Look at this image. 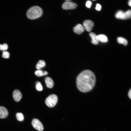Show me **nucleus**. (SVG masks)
<instances>
[{
  "label": "nucleus",
  "mask_w": 131,
  "mask_h": 131,
  "mask_svg": "<svg viewBox=\"0 0 131 131\" xmlns=\"http://www.w3.org/2000/svg\"><path fill=\"white\" fill-rule=\"evenodd\" d=\"M91 4V2L90 1H88L86 2V6L87 8H90Z\"/></svg>",
  "instance_id": "obj_22"
},
{
  "label": "nucleus",
  "mask_w": 131,
  "mask_h": 131,
  "mask_svg": "<svg viewBox=\"0 0 131 131\" xmlns=\"http://www.w3.org/2000/svg\"><path fill=\"white\" fill-rule=\"evenodd\" d=\"M8 115V112L7 109L4 106H0V118H6Z\"/></svg>",
  "instance_id": "obj_9"
},
{
  "label": "nucleus",
  "mask_w": 131,
  "mask_h": 131,
  "mask_svg": "<svg viewBox=\"0 0 131 131\" xmlns=\"http://www.w3.org/2000/svg\"></svg>",
  "instance_id": "obj_26"
},
{
  "label": "nucleus",
  "mask_w": 131,
  "mask_h": 131,
  "mask_svg": "<svg viewBox=\"0 0 131 131\" xmlns=\"http://www.w3.org/2000/svg\"><path fill=\"white\" fill-rule=\"evenodd\" d=\"M70 1L67 0L63 3L62 6L63 9L66 10L71 9H74L76 7L77 4Z\"/></svg>",
  "instance_id": "obj_5"
},
{
  "label": "nucleus",
  "mask_w": 131,
  "mask_h": 131,
  "mask_svg": "<svg viewBox=\"0 0 131 131\" xmlns=\"http://www.w3.org/2000/svg\"><path fill=\"white\" fill-rule=\"evenodd\" d=\"M13 98L16 102L19 101L22 98V95L21 92L18 90H15L13 92Z\"/></svg>",
  "instance_id": "obj_7"
},
{
  "label": "nucleus",
  "mask_w": 131,
  "mask_h": 131,
  "mask_svg": "<svg viewBox=\"0 0 131 131\" xmlns=\"http://www.w3.org/2000/svg\"><path fill=\"white\" fill-rule=\"evenodd\" d=\"M101 8V5L99 4H97L95 8L97 10L99 11Z\"/></svg>",
  "instance_id": "obj_23"
},
{
  "label": "nucleus",
  "mask_w": 131,
  "mask_h": 131,
  "mask_svg": "<svg viewBox=\"0 0 131 131\" xmlns=\"http://www.w3.org/2000/svg\"><path fill=\"white\" fill-rule=\"evenodd\" d=\"M97 38L99 41L102 42H106L107 41V38L105 35L100 34L97 36Z\"/></svg>",
  "instance_id": "obj_16"
},
{
  "label": "nucleus",
  "mask_w": 131,
  "mask_h": 131,
  "mask_svg": "<svg viewBox=\"0 0 131 131\" xmlns=\"http://www.w3.org/2000/svg\"><path fill=\"white\" fill-rule=\"evenodd\" d=\"M84 29L83 25L80 24H78L74 27L73 31L76 33L80 34L84 31Z\"/></svg>",
  "instance_id": "obj_8"
},
{
  "label": "nucleus",
  "mask_w": 131,
  "mask_h": 131,
  "mask_svg": "<svg viewBox=\"0 0 131 131\" xmlns=\"http://www.w3.org/2000/svg\"><path fill=\"white\" fill-rule=\"evenodd\" d=\"M8 48V46L6 43H4L3 44H0V50H6Z\"/></svg>",
  "instance_id": "obj_20"
},
{
  "label": "nucleus",
  "mask_w": 131,
  "mask_h": 131,
  "mask_svg": "<svg viewBox=\"0 0 131 131\" xmlns=\"http://www.w3.org/2000/svg\"><path fill=\"white\" fill-rule=\"evenodd\" d=\"M16 117L17 120L19 121H22L24 119L23 115L21 113H17L16 114Z\"/></svg>",
  "instance_id": "obj_18"
},
{
  "label": "nucleus",
  "mask_w": 131,
  "mask_h": 131,
  "mask_svg": "<svg viewBox=\"0 0 131 131\" xmlns=\"http://www.w3.org/2000/svg\"><path fill=\"white\" fill-rule=\"evenodd\" d=\"M46 86L48 88H52L54 85V83L53 80L50 77H47L45 79Z\"/></svg>",
  "instance_id": "obj_10"
},
{
  "label": "nucleus",
  "mask_w": 131,
  "mask_h": 131,
  "mask_svg": "<svg viewBox=\"0 0 131 131\" xmlns=\"http://www.w3.org/2000/svg\"><path fill=\"white\" fill-rule=\"evenodd\" d=\"M89 35L92 39L91 42L95 45L98 44L99 41L98 39L97 36L94 33L92 32L90 33L89 34Z\"/></svg>",
  "instance_id": "obj_11"
},
{
  "label": "nucleus",
  "mask_w": 131,
  "mask_h": 131,
  "mask_svg": "<svg viewBox=\"0 0 131 131\" xmlns=\"http://www.w3.org/2000/svg\"><path fill=\"white\" fill-rule=\"evenodd\" d=\"M123 13L124 12L122 10L118 11L115 14V17L118 19H121Z\"/></svg>",
  "instance_id": "obj_17"
},
{
  "label": "nucleus",
  "mask_w": 131,
  "mask_h": 131,
  "mask_svg": "<svg viewBox=\"0 0 131 131\" xmlns=\"http://www.w3.org/2000/svg\"><path fill=\"white\" fill-rule=\"evenodd\" d=\"M117 41L119 43L122 44L124 46L126 45L128 43V41L126 39L121 37L117 38Z\"/></svg>",
  "instance_id": "obj_15"
},
{
  "label": "nucleus",
  "mask_w": 131,
  "mask_h": 131,
  "mask_svg": "<svg viewBox=\"0 0 131 131\" xmlns=\"http://www.w3.org/2000/svg\"><path fill=\"white\" fill-rule=\"evenodd\" d=\"M128 4L130 6H131V0H130L128 2Z\"/></svg>",
  "instance_id": "obj_25"
},
{
  "label": "nucleus",
  "mask_w": 131,
  "mask_h": 131,
  "mask_svg": "<svg viewBox=\"0 0 131 131\" xmlns=\"http://www.w3.org/2000/svg\"><path fill=\"white\" fill-rule=\"evenodd\" d=\"M46 65L45 62L43 60H40L37 63L36 68L38 70H40L44 67Z\"/></svg>",
  "instance_id": "obj_13"
},
{
  "label": "nucleus",
  "mask_w": 131,
  "mask_h": 131,
  "mask_svg": "<svg viewBox=\"0 0 131 131\" xmlns=\"http://www.w3.org/2000/svg\"><path fill=\"white\" fill-rule=\"evenodd\" d=\"M36 88L38 91H41L42 90L43 88L41 83L39 81H37L36 82Z\"/></svg>",
  "instance_id": "obj_19"
},
{
  "label": "nucleus",
  "mask_w": 131,
  "mask_h": 131,
  "mask_svg": "<svg viewBox=\"0 0 131 131\" xmlns=\"http://www.w3.org/2000/svg\"><path fill=\"white\" fill-rule=\"evenodd\" d=\"M42 10L40 7L33 6L30 8L27 11L26 15L28 18L34 19L40 17L42 14Z\"/></svg>",
  "instance_id": "obj_2"
},
{
  "label": "nucleus",
  "mask_w": 131,
  "mask_h": 131,
  "mask_svg": "<svg viewBox=\"0 0 131 131\" xmlns=\"http://www.w3.org/2000/svg\"><path fill=\"white\" fill-rule=\"evenodd\" d=\"M2 57H3L5 58H8L9 57V52L6 51H3Z\"/></svg>",
  "instance_id": "obj_21"
},
{
  "label": "nucleus",
  "mask_w": 131,
  "mask_h": 131,
  "mask_svg": "<svg viewBox=\"0 0 131 131\" xmlns=\"http://www.w3.org/2000/svg\"><path fill=\"white\" fill-rule=\"evenodd\" d=\"M131 10H128L125 12H124L121 19L124 20L130 19L131 18Z\"/></svg>",
  "instance_id": "obj_12"
},
{
  "label": "nucleus",
  "mask_w": 131,
  "mask_h": 131,
  "mask_svg": "<svg viewBox=\"0 0 131 131\" xmlns=\"http://www.w3.org/2000/svg\"><path fill=\"white\" fill-rule=\"evenodd\" d=\"M32 124L34 128L39 131H42L43 130L44 128L42 124L39 120L37 119H33Z\"/></svg>",
  "instance_id": "obj_4"
},
{
  "label": "nucleus",
  "mask_w": 131,
  "mask_h": 131,
  "mask_svg": "<svg viewBox=\"0 0 131 131\" xmlns=\"http://www.w3.org/2000/svg\"><path fill=\"white\" fill-rule=\"evenodd\" d=\"M96 81V77L94 73L90 70H85L82 72L77 77V86L81 91L87 92L92 89Z\"/></svg>",
  "instance_id": "obj_1"
},
{
  "label": "nucleus",
  "mask_w": 131,
  "mask_h": 131,
  "mask_svg": "<svg viewBox=\"0 0 131 131\" xmlns=\"http://www.w3.org/2000/svg\"><path fill=\"white\" fill-rule=\"evenodd\" d=\"M83 26L84 29L87 31L90 32L92 30L94 25V23L90 20H86L83 23Z\"/></svg>",
  "instance_id": "obj_6"
},
{
  "label": "nucleus",
  "mask_w": 131,
  "mask_h": 131,
  "mask_svg": "<svg viewBox=\"0 0 131 131\" xmlns=\"http://www.w3.org/2000/svg\"><path fill=\"white\" fill-rule=\"evenodd\" d=\"M128 96L129 98L131 99V90L130 89L129 90L128 93Z\"/></svg>",
  "instance_id": "obj_24"
},
{
  "label": "nucleus",
  "mask_w": 131,
  "mask_h": 131,
  "mask_svg": "<svg viewBox=\"0 0 131 131\" xmlns=\"http://www.w3.org/2000/svg\"><path fill=\"white\" fill-rule=\"evenodd\" d=\"M48 74V73L47 71L40 70H38L35 72V74L38 77H41L47 75Z\"/></svg>",
  "instance_id": "obj_14"
},
{
  "label": "nucleus",
  "mask_w": 131,
  "mask_h": 131,
  "mask_svg": "<svg viewBox=\"0 0 131 131\" xmlns=\"http://www.w3.org/2000/svg\"><path fill=\"white\" fill-rule=\"evenodd\" d=\"M58 101V97L55 94H52L46 98L45 103L49 107H52L56 104Z\"/></svg>",
  "instance_id": "obj_3"
}]
</instances>
